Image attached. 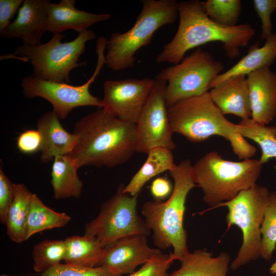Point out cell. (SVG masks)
Masks as SVG:
<instances>
[{
    "label": "cell",
    "instance_id": "obj_1",
    "mask_svg": "<svg viewBox=\"0 0 276 276\" xmlns=\"http://www.w3.org/2000/svg\"><path fill=\"white\" fill-rule=\"evenodd\" d=\"M73 133L78 141L70 154L79 168H111L122 165L136 152L135 124L123 121L104 108L77 121Z\"/></svg>",
    "mask_w": 276,
    "mask_h": 276
},
{
    "label": "cell",
    "instance_id": "obj_2",
    "mask_svg": "<svg viewBox=\"0 0 276 276\" xmlns=\"http://www.w3.org/2000/svg\"><path fill=\"white\" fill-rule=\"evenodd\" d=\"M178 12L179 22L177 32L156 56L155 60L158 63L177 64L190 50L215 41L222 43L228 58H235L239 55L240 48L247 46L255 34L248 23L229 27L213 21L203 11L202 2L199 0L178 3Z\"/></svg>",
    "mask_w": 276,
    "mask_h": 276
},
{
    "label": "cell",
    "instance_id": "obj_3",
    "mask_svg": "<svg viewBox=\"0 0 276 276\" xmlns=\"http://www.w3.org/2000/svg\"><path fill=\"white\" fill-rule=\"evenodd\" d=\"M192 167L189 159L175 164L169 171L174 180L169 198L165 201H148L142 208L146 225L152 233L154 245L160 250L172 247L173 251L170 254L174 261L189 252L183 219L187 196L196 186L192 176Z\"/></svg>",
    "mask_w": 276,
    "mask_h": 276
},
{
    "label": "cell",
    "instance_id": "obj_4",
    "mask_svg": "<svg viewBox=\"0 0 276 276\" xmlns=\"http://www.w3.org/2000/svg\"><path fill=\"white\" fill-rule=\"evenodd\" d=\"M262 168L259 159L227 160L217 152L211 151L192 165L191 173L203 193V201L215 208L256 185Z\"/></svg>",
    "mask_w": 276,
    "mask_h": 276
},
{
    "label": "cell",
    "instance_id": "obj_5",
    "mask_svg": "<svg viewBox=\"0 0 276 276\" xmlns=\"http://www.w3.org/2000/svg\"><path fill=\"white\" fill-rule=\"evenodd\" d=\"M142 10L134 25L125 33H113L107 40V66L120 71L133 66L135 55L151 43L160 27L173 24L178 16V3L174 0H142Z\"/></svg>",
    "mask_w": 276,
    "mask_h": 276
},
{
    "label": "cell",
    "instance_id": "obj_6",
    "mask_svg": "<svg viewBox=\"0 0 276 276\" xmlns=\"http://www.w3.org/2000/svg\"><path fill=\"white\" fill-rule=\"evenodd\" d=\"M64 37L62 33L54 34L45 43L23 44L15 49L13 54L17 58L31 62L34 77L68 83L71 82V71L85 64V62H78L80 57L86 50V43L95 39L96 35L93 30L88 29L78 33L74 40L62 42Z\"/></svg>",
    "mask_w": 276,
    "mask_h": 276
},
{
    "label": "cell",
    "instance_id": "obj_7",
    "mask_svg": "<svg viewBox=\"0 0 276 276\" xmlns=\"http://www.w3.org/2000/svg\"><path fill=\"white\" fill-rule=\"evenodd\" d=\"M269 195L266 187L256 184L241 191L231 200L222 202L215 207L226 206L228 229L235 225L240 228L243 234L242 244L230 264L233 270L261 257V227Z\"/></svg>",
    "mask_w": 276,
    "mask_h": 276
},
{
    "label": "cell",
    "instance_id": "obj_8",
    "mask_svg": "<svg viewBox=\"0 0 276 276\" xmlns=\"http://www.w3.org/2000/svg\"><path fill=\"white\" fill-rule=\"evenodd\" d=\"M172 131L193 143L213 135L227 141L236 131V125L226 119L211 98L209 92L181 100L168 108Z\"/></svg>",
    "mask_w": 276,
    "mask_h": 276
},
{
    "label": "cell",
    "instance_id": "obj_9",
    "mask_svg": "<svg viewBox=\"0 0 276 276\" xmlns=\"http://www.w3.org/2000/svg\"><path fill=\"white\" fill-rule=\"evenodd\" d=\"M224 68L211 53L198 48L178 64L162 69L155 79L166 81L165 101L168 108L183 99L208 92L211 82Z\"/></svg>",
    "mask_w": 276,
    "mask_h": 276
},
{
    "label": "cell",
    "instance_id": "obj_10",
    "mask_svg": "<svg viewBox=\"0 0 276 276\" xmlns=\"http://www.w3.org/2000/svg\"><path fill=\"white\" fill-rule=\"evenodd\" d=\"M107 41V39L103 36L98 39L97 65L93 74L84 84L74 86L66 83L46 81L33 76H27L22 78L20 84L24 95L28 98L41 97L47 100L52 105L53 110L61 120L66 119L72 110L78 107L92 106L102 108L101 100L90 94L89 87L106 64L104 52Z\"/></svg>",
    "mask_w": 276,
    "mask_h": 276
},
{
    "label": "cell",
    "instance_id": "obj_11",
    "mask_svg": "<svg viewBox=\"0 0 276 276\" xmlns=\"http://www.w3.org/2000/svg\"><path fill=\"white\" fill-rule=\"evenodd\" d=\"M124 188L120 183L102 204L97 216L84 226V234L96 238L104 247L129 235L150 233L137 213L138 195L125 193Z\"/></svg>",
    "mask_w": 276,
    "mask_h": 276
},
{
    "label": "cell",
    "instance_id": "obj_12",
    "mask_svg": "<svg viewBox=\"0 0 276 276\" xmlns=\"http://www.w3.org/2000/svg\"><path fill=\"white\" fill-rule=\"evenodd\" d=\"M166 81L155 79L152 90L135 124L136 152L148 154L153 148L174 150L168 107L165 101Z\"/></svg>",
    "mask_w": 276,
    "mask_h": 276
},
{
    "label": "cell",
    "instance_id": "obj_13",
    "mask_svg": "<svg viewBox=\"0 0 276 276\" xmlns=\"http://www.w3.org/2000/svg\"><path fill=\"white\" fill-rule=\"evenodd\" d=\"M155 82L151 78L106 80L102 108L123 121L136 124Z\"/></svg>",
    "mask_w": 276,
    "mask_h": 276
},
{
    "label": "cell",
    "instance_id": "obj_14",
    "mask_svg": "<svg viewBox=\"0 0 276 276\" xmlns=\"http://www.w3.org/2000/svg\"><path fill=\"white\" fill-rule=\"evenodd\" d=\"M147 236L129 235L105 247V255L100 266L121 276L132 273L137 267L143 265L162 251L148 245Z\"/></svg>",
    "mask_w": 276,
    "mask_h": 276
},
{
    "label": "cell",
    "instance_id": "obj_15",
    "mask_svg": "<svg viewBox=\"0 0 276 276\" xmlns=\"http://www.w3.org/2000/svg\"><path fill=\"white\" fill-rule=\"evenodd\" d=\"M48 0H24L16 18L1 38H18L23 44L37 45L47 31Z\"/></svg>",
    "mask_w": 276,
    "mask_h": 276
},
{
    "label": "cell",
    "instance_id": "obj_16",
    "mask_svg": "<svg viewBox=\"0 0 276 276\" xmlns=\"http://www.w3.org/2000/svg\"><path fill=\"white\" fill-rule=\"evenodd\" d=\"M264 66L247 77L252 119L266 125L276 117V74Z\"/></svg>",
    "mask_w": 276,
    "mask_h": 276
},
{
    "label": "cell",
    "instance_id": "obj_17",
    "mask_svg": "<svg viewBox=\"0 0 276 276\" xmlns=\"http://www.w3.org/2000/svg\"><path fill=\"white\" fill-rule=\"evenodd\" d=\"M108 13L94 14L75 7V1L61 0L58 3L49 2L47 5V31L53 34L74 30L78 33L84 32L99 22L111 17Z\"/></svg>",
    "mask_w": 276,
    "mask_h": 276
},
{
    "label": "cell",
    "instance_id": "obj_18",
    "mask_svg": "<svg viewBox=\"0 0 276 276\" xmlns=\"http://www.w3.org/2000/svg\"><path fill=\"white\" fill-rule=\"evenodd\" d=\"M41 136L40 159L47 164L57 156L69 154L76 146L78 136L67 132L52 110L44 113L37 122Z\"/></svg>",
    "mask_w": 276,
    "mask_h": 276
},
{
    "label": "cell",
    "instance_id": "obj_19",
    "mask_svg": "<svg viewBox=\"0 0 276 276\" xmlns=\"http://www.w3.org/2000/svg\"><path fill=\"white\" fill-rule=\"evenodd\" d=\"M209 94L213 102L224 115L234 114L241 120L251 116L246 76L231 78L212 88Z\"/></svg>",
    "mask_w": 276,
    "mask_h": 276
},
{
    "label": "cell",
    "instance_id": "obj_20",
    "mask_svg": "<svg viewBox=\"0 0 276 276\" xmlns=\"http://www.w3.org/2000/svg\"><path fill=\"white\" fill-rule=\"evenodd\" d=\"M276 59V33H273L264 44L259 42L251 45L247 54L227 71L218 75L210 83L209 89L233 77L249 74L264 66H271Z\"/></svg>",
    "mask_w": 276,
    "mask_h": 276
},
{
    "label": "cell",
    "instance_id": "obj_21",
    "mask_svg": "<svg viewBox=\"0 0 276 276\" xmlns=\"http://www.w3.org/2000/svg\"><path fill=\"white\" fill-rule=\"evenodd\" d=\"M213 253L202 249L189 252L178 261L179 268L173 271L172 276H227L231 257L222 252L216 257Z\"/></svg>",
    "mask_w": 276,
    "mask_h": 276
},
{
    "label": "cell",
    "instance_id": "obj_22",
    "mask_svg": "<svg viewBox=\"0 0 276 276\" xmlns=\"http://www.w3.org/2000/svg\"><path fill=\"white\" fill-rule=\"evenodd\" d=\"M79 168L70 154L54 158L51 169V183L56 199L80 198L83 183L77 174Z\"/></svg>",
    "mask_w": 276,
    "mask_h": 276
},
{
    "label": "cell",
    "instance_id": "obj_23",
    "mask_svg": "<svg viewBox=\"0 0 276 276\" xmlns=\"http://www.w3.org/2000/svg\"><path fill=\"white\" fill-rule=\"evenodd\" d=\"M64 242L65 264L87 267L101 265L105 247L96 238L85 234L75 235L67 237Z\"/></svg>",
    "mask_w": 276,
    "mask_h": 276
},
{
    "label": "cell",
    "instance_id": "obj_24",
    "mask_svg": "<svg viewBox=\"0 0 276 276\" xmlns=\"http://www.w3.org/2000/svg\"><path fill=\"white\" fill-rule=\"evenodd\" d=\"M147 155L145 163L125 186V193L131 196L139 195L150 179L166 171H169L175 165L172 152L167 148H153Z\"/></svg>",
    "mask_w": 276,
    "mask_h": 276
},
{
    "label": "cell",
    "instance_id": "obj_25",
    "mask_svg": "<svg viewBox=\"0 0 276 276\" xmlns=\"http://www.w3.org/2000/svg\"><path fill=\"white\" fill-rule=\"evenodd\" d=\"M33 193L24 183H14V197L7 213V234L14 242L26 240L27 223Z\"/></svg>",
    "mask_w": 276,
    "mask_h": 276
},
{
    "label": "cell",
    "instance_id": "obj_26",
    "mask_svg": "<svg viewBox=\"0 0 276 276\" xmlns=\"http://www.w3.org/2000/svg\"><path fill=\"white\" fill-rule=\"evenodd\" d=\"M70 220L67 214L53 210L33 194L27 219L26 240L43 231L64 226Z\"/></svg>",
    "mask_w": 276,
    "mask_h": 276
},
{
    "label": "cell",
    "instance_id": "obj_27",
    "mask_svg": "<svg viewBox=\"0 0 276 276\" xmlns=\"http://www.w3.org/2000/svg\"><path fill=\"white\" fill-rule=\"evenodd\" d=\"M236 131L258 144L262 152L259 161L262 165L276 158V126L262 125L248 118L236 125Z\"/></svg>",
    "mask_w": 276,
    "mask_h": 276
},
{
    "label": "cell",
    "instance_id": "obj_28",
    "mask_svg": "<svg viewBox=\"0 0 276 276\" xmlns=\"http://www.w3.org/2000/svg\"><path fill=\"white\" fill-rule=\"evenodd\" d=\"M65 250L64 240L46 239L38 243L32 251L34 270L42 273L60 264L64 261Z\"/></svg>",
    "mask_w": 276,
    "mask_h": 276
},
{
    "label": "cell",
    "instance_id": "obj_29",
    "mask_svg": "<svg viewBox=\"0 0 276 276\" xmlns=\"http://www.w3.org/2000/svg\"><path fill=\"white\" fill-rule=\"evenodd\" d=\"M202 6L212 20L229 27L237 26L242 7L240 0H208Z\"/></svg>",
    "mask_w": 276,
    "mask_h": 276
},
{
    "label": "cell",
    "instance_id": "obj_30",
    "mask_svg": "<svg viewBox=\"0 0 276 276\" xmlns=\"http://www.w3.org/2000/svg\"><path fill=\"white\" fill-rule=\"evenodd\" d=\"M261 257L265 260L272 257L276 248V191L270 192L261 227Z\"/></svg>",
    "mask_w": 276,
    "mask_h": 276
},
{
    "label": "cell",
    "instance_id": "obj_31",
    "mask_svg": "<svg viewBox=\"0 0 276 276\" xmlns=\"http://www.w3.org/2000/svg\"><path fill=\"white\" fill-rule=\"evenodd\" d=\"M41 276H121L106 267L99 266L87 267L67 264H59L49 269Z\"/></svg>",
    "mask_w": 276,
    "mask_h": 276
},
{
    "label": "cell",
    "instance_id": "obj_32",
    "mask_svg": "<svg viewBox=\"0 0 276 276\" xmlns=\"http://www.w3.org/2000/svg\"><path fill=\"white\" fill-rule=\"evenodd\" d=\"M174 261L170 254L167 255L160 251L139 269L126 276H172L168 269Z\"/></svg>",
    "mask_w": 276,
    "mask_h": 276
},
{
    "label": "cell",
    "instance_id": "obj_33",
    "mask_svg": "<svg viewBox=\"0 0 276 276\" xmlns=\"http://www.w3.org/2000/svg\"><path fill=\"white\" fill-rule=\"evenodd\" d=\"M253 4L261 22V39L266 40L273 33L271 15L275 10L274 0H254Z\"/></svg>",
    "mask_w": 276,
    "mask_h": 276
},
{
    "label": "cell",
    "instance_id": "obj_34",
    "mask_svg": "<svg viewBox=\"0 0 276 276\" xmlns=\"http://www.w3.org/2000/svg\"><path fill=\"white\" fill-rule=\"evenodd\" d=\"M14 197V183L5 175L3 167L0 168V220L5 224L6 216Z\"/></svg>",
    "mask_w": 276,
    "mask_h": 276
},
{
    "label": "cell",
    "instance_id": "obj_35",
    "mask_svg": "<svg viewBox=\"0 0 276 276\" xmlns=\"http://www.w3.org/2000/svg\"><path fill=\"white\" fill-rule=\"evenodd\" d=\"M17 147L21 153L26 154L40 151L41 136L39 131L28 129L21 133L17 139Z\"/></svg>",
    "mask_w": 276,
    "mask_h": 276
},
{
    "label": "cell",
    "instance_id": "obj_36",
    "mask_svg": "<svg viewBox=\"0 0 276 276\" xmlns=\"http://www.w3.org/2000/svg\"><path fill=\"white\" fill-rule=\"evenodd\" d=\"M23 2V0H0V35L3 34L10 25V20Z\"/></svg>",
    "mask_w": 276,
    "mask_h": 276
},
{
    "label": "cell",
    "instance_id": "obj_37",
    "mask_svg": "<svg viewBox=\"0 0 276 276\" xmlns=\"http://www.w3.org/2000/svg\"><path fill=\"white\" fill-rule=\"evenodd\" d=\"M233 151L240 158L250 159L256 153V147L249 143L237 131L229 139Z\"/></svg>",
    "mask_w": 276,
    "mask_h": 276
},
{
    "label": "cell",
    "instance_id": "obj_38",
    "mask_svg": "<svg viewBox=\"0 0 276 276\" xmlns=\"http://www.w3.org/2000/svg\"><path fill=\"white\" fill-rule=\"evenodd\" d=\"M150 192L155 200L163 201L169 196L173 191L170 180L166 177H159L151 183Z\"/></svg>",
    "mask_w": 276,
    "mask_h": 276
},
{
    "label": "cell",
    "instance_id": "obj_39",
    "mask_svg": "<svg viewBox=\"0 0 276 276\" xmlns=\"http://www.w3.org/2000/svg\"><path fill=\"white\" fill-rule=\"evenodd\" d=\"M269 271L272 274H276V261L271 265Z\"/></svg>",
    "mask_w": 276,
    "mask_h": 276
},
{
    "label": "cell",
    "instance_id": "obj_40",
    "mask_svg": "<svg viewBox=\"0 0 276 276\" xmlns=\"http://www.w3.org/2000/svg\"><path fill=\"white\" fill-rule=\"evenodd\" d=\"M274 5L275 10H276V0H274Z\"/></svg>",
    "mask_w": 276,
    "mask_h": 276
}]
</instances>
